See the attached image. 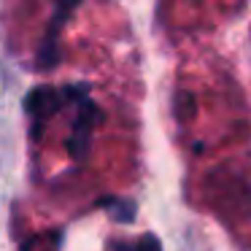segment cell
<instances>
[{
  "instance_id": "1",
  "label": "cell",
  "mask_w": 251,
  "mask_h": 251,
  "mask_svg": "<svg viewBox=\"0 0 251 251\" xmlns=\"http://www.w3.org/2000/svg\"><path fill=\"white\" fill-rule=\"evenodd\" d=\"M135 251H162V246H159V240L154 235H146V238H141Z\"/></svg>"
}]
</instances>
